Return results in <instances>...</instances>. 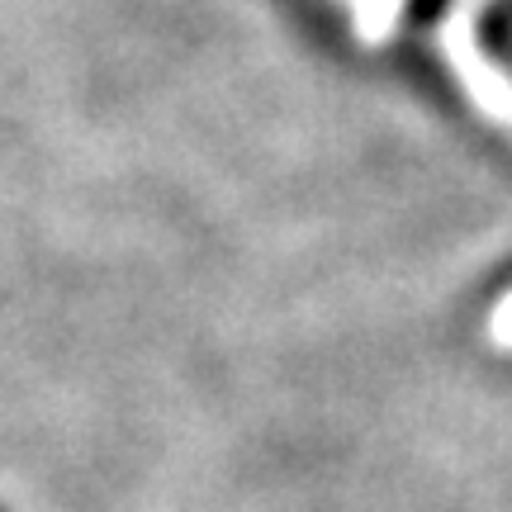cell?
Returning <instances> with one entry per match:
<instances>
[{"instance_id": "obj_1", "label": "cell", "mask_w": 512, "mask_h": 512, "mask_svg": "<svg viewBox=\"0 0 512 512\" xmlns=\"http://www.w3.org/2000/svg\"><path fill=\"white\" fill-rule=\"evenodd\" d=\"M489 337H494L498 347L512 351V294L494 309V318H489Z\"/></svg>"}, {"instance_id": "obj_2", "label": "cell", "mask_w": 512, "mask_h": 512, "mask_svg": "<svg viewBox=\"0 0 512 512\" xmlns=\"http://www.w3.org/2000/svg\"><path fill=\"white\" fill-rule=\"evenodd\" d=\"M0 512H10V508H5V503H0Z\"/></svg>"}]
</instances>
